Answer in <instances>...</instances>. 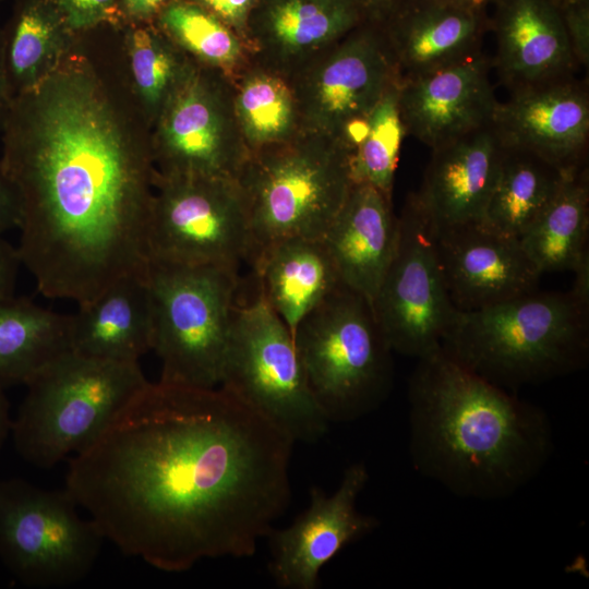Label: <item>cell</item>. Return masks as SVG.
<instances>
[{
	"label": "cell",
	"mask_w": 589,
	"mask_h": 589,
	"mask_svg": "<svg viewBox=\"0 0 589 589\" xmlns=\"http://www.w3.org/2000/svg\"><path fill=\"white\" fill-rule=\"evenodd\" d=\"M293 444L221 386L148 382L70 459L65 490L123 554L181 573L254 555L289 505Z\"/></svg>",
	"instance_id": "obj_1"
},
{
	"label": "cell",
	"mask_w": 589,
	"mask_h": 589,
	"mask_svg": "<svg viewBox=\"0 0 589 589\" xmlns=\"http://www.w3.org/2000/svg\"><path fill=\"white\" fill-rule=\"evenodd\" d=\"M151 132L110 24L76 34L59 67L13 99L0 163L21 204L17 253L43 296L80 305L147 267Z\"/></svg>",
	"instance_id": "obj_2"
},
{
	"label": "cell",
	"mask_w": 589,
	"mask_h": 589,
	"mask_svg": "<svg viewBox=\"0 0 589 589\" xmlns=\"http://www.w3.org/2000/svg\"><path fill=\"white\" fill-rule=\"evenodd\" d=\"M408 400L413 468L458 496L507 498L552 455L551 421L540 407L478 376L441 348L418 359Z\"/></svg>",
	"instance_id": "obj_3"
},
{
	"label": "cell",
	"mask_w": 589,
	"mask_h": 589,
	"mask_svg": "<svg viewBox=\"0 0 589 589\" xmlns=\"http://www.w3.org/2000/svg\"><path fill=\"white\" fill-rule=\"evenodd\" d=\"M441 349L504 389L578 371L589 356V302L572 289L537 290L473 311H458Z\"/></svg>",
	"instance_id": "obj_4"
},
{
	"label": "cell",
	"mask_w": 589,
	"mask_h": 589,
	"mask_svg": "<svg viewBox=\"0 0 589 589\" xmlns=\"http://www.w3.org/2000/svg\"><path fill=\"white\" fill-rule=\"evenodd\" d=\"M148 383L139 362H117L65 350L26 383L12 423L19 455L51 468L92 444Z\"/></svg>",
	"instance_id": "obj_5"
},
{
	"label": "cell",
	"mask_w": 589,
	"mask_h": 589,
	"mask_svg": "<svg viewBox=\"0 0 589 589\" xmlns=\"http://www.w3.org/2000/svg\"><path fill=\"white\" fill-rule=\"evenodd\" d=\"M237 180L247 202L253 257L281 239H322L353 183L349 151L304 130L250 152Z\"/></svg>",
	"instance_id": "obj_6"
},
{
	"label": "cell",
	"mask_w": 589,
	"mask_h": 589,
	"mask_svg": "<svg viewBox=\"0 0 589 589\" xmlns=\"http://www.w3.org/2000/svg\"><path fill=\"white\" fill-rule=\"evenodd\" d=\"M293 340L329 423L357 420L390 394L394 351L362 294L341 285L301 320Z\"/></svg>",
	"instance_id": "obj_7"
},
{
	"label": "cell",
	"mask_w": 589,
	"mask_h": 589,
	"mask_svg": "<svg viewBox=\"0 0 589 589\" xmlns=\"http://www.w3.org/2000/svg\"><path fill=\"white\" fill-rule=\"evenodd\" d=\"M147 277L159 381L219 386L237 305L238 269L148 260Z\"/></svg>",
	"instance_id": "obj_8"
},
{
	"label": "cell",
	"mask_w": 589,
	"mask_h": 589,
	"mask_svg": "<svg viewBox=\"0 0 589 589\" xmlns=\"http://www.w3.org/2000/svg\"><path fill=\"white\" fill-rule=\"evenodd\" d=\"M219 386L294 442H317L328 430L293 337L260 292L253 301L236 305Z\"/></svg>",
	"instance_id": "obj_9"
},
{
	"label": "cell",
	"mask_w": 589,
	"mask_h": 589,
	"mask_svg": "<svg viewBox=\"0 0 589 589\" xmlns=\"http://www.w3.org/2000/svg\"><path fill=\"white\" fill-rule=\"evenodd\" d=\"M64 489L0 480V560L29 587H65L92 570L105 538Z\"/></svg>",
	"instance_id": "obj_10"
},
{
	"label": "cell",
	"mask_w": 589,
	"mask_h": 589,
	"mask_svg": "<svg viewBox=\"0 0 589 589\" xmlns=\"http://www.w3.org/2000/svg\"><path fill=\"white\" fill-rule=\"evenodd\" d=\"M254 243L237 179L156 171L148 260L238 269Z\"/></svg>",
	"instance_id": "obj_11"
},
{
	"label": "cell",
	"mask_w": 589,
	"mask_h": 589,
	"mask_svg": "<svg viewBox=\"0 0 589 589\" xmlns=\"http://www.w3.org/2000/svg\"><path fill=\"white\" fill-rule=\"evenodd\" d=\"M288 79L301 130L334 139L350 154L372 109L400 82L383 27L364 22Z\"/></svg>",
	"instance_id": "obj_12"
},
{
	"label": "cell",
	"mask_w": 589,
	"mask_h": 589,
	"mask_svg": "<svg viewBox=\"0 0 589 589\" xmlns=\"http://www.w3.org/2000/svg\"><path fill=\"white\" fill-rule=\"evenodd\" d=\"M151 140L161 176L237 179L250 152L237 119L233 81L190 58Z\"/></svg>",
	"instance_id": "obj_13"
},
{
	"label": "cell",
	"mask_w": 589,
	"mask_h": 589,
	"mask_svg": "<svg viewBox=\"0 0 589 589\" xmlns=\"http://www.w3.org/2000/svg\"><path fill=\"white\" fill-rule=\"evenodd\" d=\"M372 308L392 350L417 359L441 348L458 313L443 278L432 228L412 194L398 216L396 249Z\"/></svg>",
	"instance_id": "obj_14"
},
{
	"label": "cell",
	"mask_w": 589,
	"mask_h": 589,
	"mask_svg": "<svg viewBox=\"0 0 589 589\" xmlns=\"http://www.w3.org/2000/svg\"><path fill=\"white\" fill-rule=\"evenodd\" d=\"M369 480L363 462L350 465L337 490H310L309 507L287 528L273 529L269 573L279 588L315 589L320 570L347 544L372 532L378 520L357 509Z\"/></svg>",
	"instance_id": "obj_15"
},
{
	"label": "cell",
	"mask_w": 589,
	"mask_h": 589,
	"mask_svg": "<svg viewBox=\"0 0 589 589\" xmlns=\"http://www.w3.org/2000/svg\"><path fill=\"white\" fill-rule=\"evenodd\" d=\"M443 278L458 311H473L532 292L541 273L519 238L484 223L433 232Z\"/></svg>",
	"instance_id": "obj_16"
},
{
	"label": "cell",
	"mask_w": 589,
	"mask_h": 589,
	"mask_svg": "<svg viewBox=\"0 0 589 589\" xmlns=\"http://www.w3.org/2000/svg\"><path fill=\"white\" fill-rule=\"evenodd\" d=\"M482 51L446 68L400 81L399 110L407 135L431 149L492 123L498 104Z\"/></svg>",
	"instance_id": "obj_17"
},
{
	"label": "cell",
	"mask_w": 589,
	"mask_h": 589,
	"mask_svg": "<svg viewBox=\"0 0 589 589\" xmlns=\"http://www.w3.org/2000/svg\"><path fill=\"white\" fill-rule=\"evenodd\" d=\"M492 128L502 146L532 152L561 167L586 163L589 91L575 76L510 94Z\"/></svg>",
	"instance_id": "obj_18"
},
{
	"label": "cell",
	"mask_w": 589,
	"mask_h": 589,
	"mask_svg": "<svg viewBox=\"0 0 589 589\" xmlns=\"http://www.w3.org/2000/svg\"><path fill=\"white\" fill-rule=\"evenodd\" d=\"M492 68L509 94L575 76L579 68L557 0H495Z\"/></svg>",
	"instance_id": "obj_19"
},
{
	"label": "cell",
	"mask_w": 589,
	"mask_h": 589,
	"mask_svg": "<svg viewBox=\"0 0 589 589\" xmlns=\"http://www.w3.org/2000/svg\"><path fill=\"white\" fill-rule=\"evenodd\" d=\"M503 149L492 124L431 149L420 189L411 194L433 232L482 221Z\"/></svg>",
	"instance_id": "obj_20"
},
{
	"label": "cell",
	"mask_w": 589,
	"mask_h": 589,
	"mask_svg": "<svg viewBox=\"0 0 589 589\" xmlns=\"http://www.w3.org/2000/svg\"><path fill=\"white\" fill-rule=\"evenodd\" d=\"M361 23L352 0H256L248 45L254 62L289 77Z\"/></svg>",
	"instance_id": "obj_21"
},
{
	"label": "cell",
	"mask_w": 589,
	"mask_h": 589,
	"mask_svg": "<svg viewBox=\"0 0 589 589\" xmlns=\"http://www.w3.org/2000/svg\"><path fill=\"white\" fill-rule=\"evenodd\" d=\"M382 27L404 81L481 52L490 16L449 0H407Z\"/></svg>",
	"instance_id": "obj_22"
},
{
	"label": "cell",
	"mask_w": 589,
	"mask_h": 589,
	"mask_svg": "<svg viewBox=\"0 0 589 589\" xmlns=\"http://www.w3.org/2000/svg\"><path fill=\"white\" fill-rule=\"evenodd\" d=\"M397 238L398 217L392 199L368 183H352L322 240L341 284L372 303Z\"/></svg>",
	"instance_id": "obj_23"
},
{
	"label": "cell",
	"mask_w": 589,
	"mask_h": 589,
	"mask_svg": "<svg viewBox=\"0 0 589 589\" xmlns=\"http://www.w3.org/2000/svg\"><path fill=\"white\" fill-rule=\"evenodd\" d=\"M153 336L147 267L119 277L70 315V350L86 357L139 362L153 350Z\"/></svg>",
	"instance_id": "obj_24"
},
{
	"label": "cell",
	"mask_w": 589,
	"mask_h": 589,
	"mask_svg": "<svg viewBox=\"0 0 589 589\" xmlns=\"http://www.w3.org/2000/svg\"><path fill=\"white\" fill-rule=\"evenodd\" d=\"M252 263L259 292L292 337L301 320L342 285L322 239L272 242L255 253Z\"/></svg>",
	"instance_id": "obj_25"
},
{
	"label": "cell",
	"mask_w": 589,
	"mask_h": 589,
	"mask_svg": "<svg viewBox=\"0 0 589 589\" xmlns=\"http://www.w3.org/2000/svg\"><path fill=\"white\" fill-rule=\"evenodd\" d=\"M75 37L53 0H14L0 27L2 68L12 100L46 80Z\"/></svg>",
	"instance_id": "obj_26"
},
{
	"label": "cell",
	"mask_w": 589,
	"mask_h": 589,
	"mask_svg": "<svg viewBox=\"0 0 589 589\" xmlns=\"http://www.w3.org/2000/svg\"><path fill=\"white\" fill-rule=\"evenodd\" d=\"M589 170L587 163L567 168L551 203L519 238L542 274L573 272L589 255Z\"/></svg>",
	"instance_id": "obj_27"
},
{
	"label": "cell",
	"mask_w": 589,
	"mask_h": 589,
	"mask_svg": "<svg viewBox=\"0 0 589 589\" xmlns=\"http://www.w3.org/2000/svg\"><path fill=\"white\" fill-rule=\"evenodd\" d=\"M503 148L500 172L482 223L520 238L554 199L568 167L526 149Z\"/></svg>",
	"instance_id": "obj_28"
},
{
	"label": "cell",
	"mask_w": 589,
	"mask_h": 589,
	"mask_svg": "<svg viewBox=\"0 0 589 589\" xmlns=\"http://www.w3.org/2000/svg\"><path fill=\"white\" fill-rule=\"evenodd\" d=\"M70 315L15 296L0 300V386L24 384L70 349Z\"/></svg>",
	"instance_id": "obj_29"
},
{
	"label": "cell",
	"mask_w": 589,
	"mask_h": 589,
	"mask_svg": "<svg viewBox=\"0 0 589 589\" xmlns=\"http://www.w3.org/2000/svg\"><path fill=\"white\" fill-rule=\"evenodd\" d=\"M118 29L129 86L152 129L182 77L190 57L154 23Z\"/></svg>",
	"instance_id": "obj_30"
},
{
	"label": "cell",
	"mask_w": 589,
	"mask_h": 589,
	"mask_svg": "<svg viewBox=\"0 0 589 589\" xmlns=\"http://www.w3.org/2000/svg\"><path fill=\"white\" fill-rule=\"evenodd\" d=\"M232 81L237 119L249 152L287 141L301 130L287 76L252 61Z\"/></svg>",
	"instance_id": "obj_31"
},
{
	"label": "cell",
	"mask_w": 589,
	"mask_h": 589,
	"mask_svg": "<svg viewBox=\"0 0 589 589\" xmlns=\"http://www.w3.org/2000/svg\"><path fill=\"white\" fill-rule=\"evenodd\" d=\"M153 23L188 57L231 80L253 61L247 43L193 0H170Z\"/></svg>",
	"instance_id": "obj_32"
},
{
	"label": "cell",
	"mask_w": 589,
	"mask_h": 589,
	"mask_svg": "<svg viewBox=\"0 0 589 589\" xmlns=\"http://www.w3.org/2000/svg\"><path fill=\"white\" fill-rule=\"evenodd\" d=\"M399 85L400 82L390 85L372 109L350 154L353 183L373 185L390 199L401 144L407 135L399 110Z\"/></svg>",
	"instance_id": "obj_33"
},
{
	"label": "cell",
	"mask_w": 589,
	"mask_h": 589,
	"mask_svg": "<svg viewBox=\"0 0 589 589\" xmlns=\"http://www.w3.org/2000/svg\"><path fill=\"white\" fill-rule=\"evenodd\" d=\"M70 29L86 32L110 24L118 0H53Z\"/></svg>",
	"instance_id": "obj_34"
},
{
	"label": "cell",
	"mask_w": 589,
	"mask_h": 589,
	"mask_svg": "<svg viewBox=\"0 0 589 589\" xmlns=\"http://www.w3.org/2000/svg\"><path fill=\"white\" fill-rule=\"evenodd\" d=\"M560 12L578 67L589 65V0H560Z\"/></svg>",
	"instance_id": "obj_35"
},
{
	"label": "cell",
	"mask_w": 589,
	"mask_h": 589,
	"mask_svg": "<svg viewBox=\"0 0 589 589\" xmlns=\"http://www.w3.org/2000/svg\"><path fill=\"white\" fill-rule=\"evenodd\" d=\"M218 17L248 45V22L256 0H193ZM249 46V45H248ZM250 48V47H249ZM251 50V49H250Z\"/></svg>",
	"instance_id": "obj_36"
},
{
	"label": "cell",
	"mask_w": 589,
	"mask_h": 589,
	"mask_svg": "<svg viewBox=\"0 0 589 589\" xmlns=\"http://www.w3.org/2000/svg\"><path fill=\"white\" fill-rule=\"evenodd\" d=\"M170 0H118L110 25L153 23Z\"/></svg>",
	"instance_id": "obj_37"
},
{
	"label": "cell",
	"mask_w": 589,
	"mask_h": 589,
	"mask_svg": "<svg viewBox=\"0 0 589 589\" xmlns=\"http://www.w3.org/2000/svg\"><path fill=\"white\" fill-rule=\"evenodd\" d=\"M21 219V204L14 184L0 163V235L17 228Z\"/></svg>",
	"instance_id": "obj_38"
},
{
	"label": "cell",
	"mask_w": 589,
	"mask_h": 589,
	"mask_svg": "<svg viewBox=\"0 0 589 589\" xmlns=\"http://www.w3.org/2000/svg\"><path fill=\"white\" fill-rule=\"evenodd\" d=\"M21 264L17 249L0 235V300L14 296L17 271Z\"/></svg>",
	"instance_id": "obj_39"
},
{
	"label": "cell",
	"mask_w": 589,
	"mask_h": 589,
	"mask_svg": "<svg viewBox=\"0 0 589 589\" xmlns=\"http://www.w3.org/2000/svg\"><path fill=\"white\" fill-rule=\"evenodd\" d=\"M364 23L383 26L407 0H352Z\"/></svg>",
	"instance_id": "obj_40"
},
{
	"label": "cell",
	"mask_w": 589,
	"mask_h": 589,
	"mask_svg": "<svg viewBox=\"0 0 589 589\" xmlns=\"http://www.w3.org/2000/svg\"><path fill=\"white\" fill-rule=\"evenodd\" d=\"M4 389L0 386V449L11 435L13 419L10 416L9 400Z\"/></svg>",
	"instance_id": "obj_41"
},
{
	"label": "cell",
	"mask_w": 589,
	"mask_h": 589,
	"mask_svg": "<svg viewBox=\"0 0 589 589\" xmlns=\"http://www.w3.org/2000/svg\"><path fill=\"white\" fill-rule=\"evenodd\" d=\"M12 101L13 100L9 94V89L7 86V81H5V76H4V72L2 68L1 51H0V132L9 115Z\"/></svg>",
	"instance_id": "obj_42"
},
{
	"label": "cell",
	"mask_w": 589,
	"mask_h": 589,
	"mask_svg": "<svg viewBox=\"0 0 589 589\" xmlns=\"http://www.w3.org/2000/svg\"><path fill=\"white\" fill-rule=\"evenodd\" d=\"M449 1L470 8V9L486 11L488 5L493 4L495 0H449Z\"/></svg>",
	"instance_id": "obj_43"
},
{
	"label": "cell",
	"mask_w": 589,
	"mask_h": 589,
	"mask_svg": "<svg viewBox=\"0 0 589 589\" xmlns=\"http://www.w3.org/2000/svg\"><path fill=\"white\" fill-rule=\"evenodd\" d=\"M557 1H560V0H557Z\"/></svg>",
	"instance_id": "obj_44"
}]
</instances>
